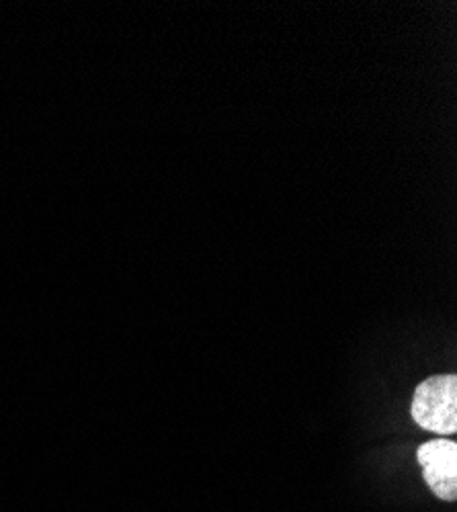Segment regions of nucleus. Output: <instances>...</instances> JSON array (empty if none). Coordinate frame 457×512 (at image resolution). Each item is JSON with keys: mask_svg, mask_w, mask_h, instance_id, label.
<instances>
[{"mask_svg": "<svg viewBox=\"0 0 457 512\" xmlns=\"http://www.w3.org/2000/svg\"><path fill=\"white\" fill-rule=\"evenodd\" d=\"M410 414L419 426L451 435L457 431V377L453 373L425 379L414 392Z\"/></svg>", "mask_w": 457, "mask_h": 512, "instance_id": "nucleus-1", "label": "nucleus"}, {"mask_svg": "<svg viewBox=\"0 0 457 512\" xmlns=\"http://www.w3.org/2000/svg\"><path fill=\"white\" fill-rule=\"evenodd\" d=\"M419 463L427 486L443 500L457 498V445L449 439H433L419 447Z\"/></svg>", "mask_w": 457, "mask_h": 512, "instance_id": "nucleus-2", "label": "nucleus"}]
</instances>
